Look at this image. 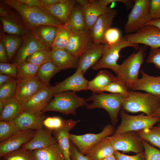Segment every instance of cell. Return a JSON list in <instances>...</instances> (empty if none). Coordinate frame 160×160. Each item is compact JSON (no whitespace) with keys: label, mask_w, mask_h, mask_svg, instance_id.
<instances>
[{"label":"cell","mask_w":160,"mask_h":160,"mask_svg":"<svg viewBox=\"0 0 160 160\" xmlns=\"http://www.w3.org/2000/svg\"><path fill=\"white\" fill-rule=\"evenodd\" d=\"M84 74L77 69L75 73L55 86H51L54 94L66 91H79L87 90L89 81L84 77Z\"/></svg>","instance_id":"cell-16"},{"label":"cell","mask_w":160,"mask_h":160,"mask_svg":"<svg viewBox=\"0 0 160 160\" xmlns=\"http://www.w3.org/2000/svg\"><path fill=\"white\" fill-rule=\"evenodd\" d=\"M70 156L71 160H89L85 155L82 154L76 147L70 141Z\"/></svg>","instance_id":"cell-51"},{"label":"cell","mask_w":160,"mask_h":160,"mask_svg":"<svg viewBox=\"0 0 160 160\" xmlns=\"http://www.w3.org/2000/svg\"><path fill=\"white\" fill-rule=\"evenodd\" d=\"M33 152L34 160H65L57 142Z\"/></svg>","instance_id":"cell-32"},{"label":"cell","mask_w":160,"mask_h":160,"mask_svg":"<svg viewBox=\"0 0 160 160\" xmlns=\"http://www.w3.org/2000/svg\"><path fill=\"white\" fill-rule=\"evenodd\" d=\"M3 42L6 48L8 60L11 62L23 41L22 36L4 34L1 40Z\"/></svg>","instance_id":"cell-34"},{"label":"cell","mask_w":160,"mask_h":160,"mask_svg":"<svg viewBox=\"0 0 160 160\" xmlns=\"http://www.w3.org/2000/svg\"><path fill=\"white\" fill-rule=\"evenodd\" d=\"M79 121V120L75 121L71 119L65 120V123L63 127L52 132L65 160H71L70 156L69 132Z\"/></svg>","instance_id":"cell-21"},{"label":"cell","mask_w":160,"mask_h":160,"mask_svg":"<svg viewBox=\"0 0 160 160\" xmlns=\"http://www.w3.org/2000/svg\"><path fill=\"white\" fill-rule=\"evenodd\" d=\"M150 14L151 20L160 18V0H150Z\"/></svg>","instance_id":"cell-50"},{"label":"cell","mask_w":160,"mask_h":160,"mask_svg":"<svg viewBox=\"0 0 160 160\" xmlns=\"http://www.w3.org/2000/svg\"><path fill=\"white\" fill-rule=\"evenodd\" d=\"M0 63H9V62L6 48L1 40L0 42Z\"/></svg>","instance_id":"cell-53"},{"label":"cell","mask_w":160,"mask_h":160,"mask_svg":"<svg viewBox=\"0 0 160 160\" xmlns=\"http://www.w3.org/2000/svg\"><path fill=\"white\" fill-rule=\"evenodd\" d=\"M137 132L142 139L160 149V127L153 126Z\"/></svg>","instance_id":"cell-37"},{"label":"cell","mask_w":160,"mask_h":160,"mask_svg":"<svg viewBox=\"0 0 160 160\" xmlns=\"http://www.w3.org/2000/svg\"><path fill=\"white\" fill-rule=\"evenodd\" d=\"M115 78L106 70L100 71L93 79L88 81L87 90H90L93 93H100L101 90L113 81Z\"/></svg>","instance_id":"cell-30"},{"label":"cell","mask_w":160,"mask_h":160,"mask_svg":"<svg viewBox=\"0 0 160 160\" xmlns=\"http://www.w3.org/2000/svg\"><path fill=\"white\" fill-rule=\"evenodd\" d=\"M146 62L153 64L155 67L160 70V48L151 49Z\"/></svg>","instance_id":"cell-48"},{"label":"cell","mask_w":160,"mask_h":160,"mask_svg":"<svg viewBox=\"0 0 160 160\" xmlns=\"http://www.w3.org/2000/svg\"><path fill=\"white\" fill-rule=\"evenodd\" d=\"M17 65L16 63H0V74L9 75L17 79Z\"/></svg>","instance_id":"cell-47"},{"label":"cell","mask_w":160,"mask_h":160,"mask_svg":"<svg viewBox=\"0 0 160 160\" xmlns=\"http://www.w3.org/2000/svg\"><path fill=\"white\" fill-rule=\"evenodd\" d=\"M75 1L76 3L83 7L86 6L89 2V0H76Z\"/></svg>","instance_id":"cell-57"},{"label":"cell","mask_w":160,"mask_h":160,"mask_svg":"<svg viewBox=\"0 0 160 160\" xmlns=\"http://www.w3.org/2000/svg\"><path fill=\"white\" fill-rule=\"evenodd\" d=\"M72 30L67 23L57 27L52 49L64 50L68 43Z\"/></svg>","instance_id":"cell-33"},{"label":"cell","mask_w":160,"mask_h":160,"mask_svg":"<svg viewBox=\"0 0 160 160\" xmlns=\"http://www.w3.org/2000/svg\"><path fill=\"white\" fill-rule=\"evenodd\" d=\"M5 100H0V113L2 111L4 106Z\"/></svg>","instance_id":"cell-60"},{"label":"cell","mask_w":160,"mask_h":160,"mask_svg":"<svg viewBox=\"0 0 160 160\" xmlns=\"http://www.w3.org/2000/svg\"><path fill=\"white\" fill-rule=\"evenodd\" d=\"M103 160H116V159L114 154L109 156Z\"/></svg>","instance_id":"cell-58"},{"label":"cell","mask_w":160,"mask_h":160,"mask_svg":"<svg viewBox=\"0 0 160 160\" xmlns=\"http://www.w3.org/2000/svg\"><path fill=\"white\" fill-rule=\"evenodd\" d=\"M129 89L127 84L122 79L116 76L113 81L101 90V93L106 91L127 95L130 91Z\"/></svg>","instance_id":"cell-38"},{"label":"cell","mask_w":160,"mask_h":160,"mask_svg":"<svg viewBox=\"0 0 160 160\" xmlns=\"http://www.w3.org/2000/svg\"><path fill=\"white\" fill-rule=\"evenodd\" d=\"M114 125L108 124L105 125L102 131L97 134H86L76 135L69 133V140L83 155L94 145L103 139L113 134L115 131Z\"/></svg>","instance_id":"cell-10"},{"label":"cell","mask_w":160,"mask_h":160,"mask_svg":"<svg viewBox=\"0 0 160 160\" xmlns=\"http://www.w3.org/2000/svg\"><path fill=\"white\" fill-rule=\"evenodd\" d=\"M65 122V120L59 117H48L44 119L43 124L44 128L53 132L63 127Z\"/></svg>","instance_id":"cell-45"},{"label":"cell","mask_w":160,"mask_h":160,"mask_svg":"<svg viewBox=\"0 0 160 160\" xmlns=\"http://www.w3.org/2000/svg\"><path fill=\"white\" fill-rule=\"evenodd\" d=\"M146 25L154 26L160 29V18L151 20L147 23L145 26Z\"/></svg>","instance_id":"cell-56"},{"label":"cell","mask_w":160,"mask_h":160,"mask_svg":"<svg viewBox=\"0 0 160 160\" xmlns=\"http://www.w3.org/2000/svg\"><path fill=\"white\" fill-rule=\"evenodd\" d=\"M126 96L117 94L93 93L92 96L86 99L87 101H92V103L87 104L86 106L88 109L102 108L105 110L114 126L118 121V114L122 108L123 101Z\"/></svg>","instance_id":"cell-3"},{"label":"cell","mask_w":160,"mask_h":160,"mask_svg":"<svg viewBox=\"0 0 160 160\" xmlns=\"http://www.w3.org/2000/svg\"><path fill=\"white\" fill-rule=\"evenodd\" d=\"M145 160H160V149L153 147L142 139Z\"/></svg>","instance_id":"cell-46"},{"label":"cell","mask_w":160,"mask_h":160,"mask_svg":"<svg viewBox=\"0 0 160 160\" xmlns=\"http://www.w3.org/2000/svg\"><path fill=\"white\" fill-rule=\"evenodd\" d=\"M122 106L127 112H142L152 116L160 107V97L149 93L130 91L124 99Z\"/></svg>","instance_id":"cell-2"},{"label":"cell","mask_w":160,"mask_h":160,"mask_svg":"<svg viewBox=\"0 0 160 160\" xmlns=\"http://www.w3.org/2000/svg\"><path fill=\"white\" fill-rule=\"evenodd\" d=\"M1 1L19 13L24 24L28 28L33 29L43 25L58 27L63 24L49 13L45 9L28 6L15 0Z\"/></svg>","instance_id":"cell-1"},{"label":"cell","mask_w":160,"mask_h":160,"mask_svg":"<svg viewBox=\"0 0 160 160\" xmlns=\"http://www.w3.org/2000/svg\"><path fill=\"white\" fill-rule=\"evenodd\" d=\"M17 80L15 97L22 106L26 100L47 86L36 76L17 79Z\"/></svg>","instance_id":"cell-13"},{"label":"cell","mask_w":160,"mask_h":160,"mask_svg":"<svg viewBox=\"0 0 160 160\" xmlns=\"http://www.w3.org/2000/svg\"><path fill=\"white\" fill-rule=\"evenodd\" d=\"M3 31L10 35L23 36L27 28L22 21H20L9 13L5 16L0 17Z\"/></svg>","instance_id":"cell-28"},{"label":"cell","mask_w":160,"mask_h":160,"mask_svg":"<svg viewBox=\"0 0 160 160\" xmlns=\"http://www.w3.org/2000/svg\"><path fill=\"white\" fill-rule=\"evenodd\" d=\"M51 50L45 48L38 51L29 56L26 60L29 62L40 66L45 63L52 61Z\"/></svg>","instance_id":"cell-40"},{"label":"cell","mask_w":160,"mask_h":160,"mask_svg":"<svg viewBox=\"0 0 160 160\" xmlns=\"http://www.w3.org/2000/svg\"><path fill=\"white\" fill-rule=\"evenodd\" d=\"M16 79L8 75L0 74V86Z\"/></svg>","instance_id":"cell-54"},{"label":"cell","mask_w":160,"mask_h":160,"mask_svg":"<svg viewBox=\"0 0 160 160\" xmlns=\"http://www.w3.org/2000/svg\"><path fill=\"white\" fill-rule=\"evenodd\" d=\"M142 77L138 78L132 84L133 91H143L160 97V76H153L146 73L141 69Z\"/></svg>","instance_id":"cell-19"},{"label":"cell","mask_w":160,"mask_h":160,"mask_svg":"<svg viewBox=\"0 0 160 160\" xmlns=\"http://www.w3.org/2000/svg\"><path fill=\"white\" fill-rule=\"evenodd\" d=\"M25 5L44 8L40 0H15Z\"/></svg>","instance_id":"cell-52"},{"label":"cell","mask_w":160,"mask_h":160,"mask_svg":"<svg viewBox=\"0 0 160 160\" xmlns=\"http://www.w3.org/2000/svg\"><path fill=\"white\" fill-rule=\"evenodd\" d=\"M53 95L51 86H46L25 101L22 105V111L36 114L44 113Z\"/></svg>","instance_id":"cell-15"},{"label":"cell","mask_w":160,"mask_h":160,"mask_svg":"<svg viewBox=\"0 0 160 160\" xmlns=\"http://www.w3.org/2000/svg\"><path fill=\"white\" fill-rule=\"evenodd\" d=\"M52 131L45 128L36 130L32 139L22 148L31 151L47 147L57 143Z\"/></svg>","instance_id":"cell-22"},{"label":"cell","mask_w":160,"mask_h":160,"mask_svg":"<svg viewBox=\"0 0 160 160\" xmlns=\"http://www.w3.org/2000/svg\"><path fill=\"white\" fill-rule=\"evenodd\" d=\"M2 160H34L33 151L22 148L2 157Z\"/></svg>","instance_id":"cell-42"},{"label":"cell","mask_w":160,"mask_h":160,"mask_svg":"<svg viewBox=\"0 0 160 160\" xmlns=\"http://www.w3.org/2000/svg\"><path fill=\"white\" fill-rule=\"evenodd\" d=\"M39 67L26 60L20 63L17 65V79L36 76Z\"/></svg>","instance_id":"cell-39"},{"label":"cell","mask_w":160,"mask_h":160,"mask_svg":"<svg viewBox=\"0 0 160 160\" xmlns=\"http://www.w3.org/2000/svg\"><path fill=\"white\" fill-rule=\"evenodd\" d=\"M60 71L52 61L45 63L39 66L36 76L45 85H49L52 77Z\"/></svg>","instance_id":"cell-36"},{"label":"cell","mask_w":160,"mask_h":160,"mask_svg":"<svg viewBox=\"0 0 160 160\" xmlns=\"http://www.w3.org/2000/svg\"><path fill=\"white\" fill-rule=\"evenodd\" d=\"M122 36L119 30L115 28H110L104 34V44L111 45L118 42Z\"/></svg>","instance_id":"cell-44"},{"label":"cell","mask_w":160,"mask_h":160,"mask_svg":"<svg viewBox=\"0 0 160 160\" xmlns=\"http://www.w3.org/2000/svg\"><path fill=\"white\" fill-rule=\"evenodd\" d=\"M110 9L102 5L98 0H89L83 7L85 28L91 31L99 17Z\"/></svg>","instance_id":"cell-24"},{"label":"cell","mask_w":160,"mask_h":160,"mask_svg":"<svg viewBox=\"0 0 160 160\" xmlns=\"http://www.w3.org/2000/svg\"><path fill=\"white\" fill-rule=\"evenodd\" d=\"M131 47L138 50L139 44L128 41L124 37L122 36L117 43L111 45L104 44L102 55L100 59L91 68L94 70L107 68L117 73L119 66L117 61L120 56L119 52L123 48Z\"/></svg>","instance_id":"cell-5"},{"label":"cell","mask_w":160,"mask_h":160,"mask_svg":"<svg viewBox=\"0 0 160 160\" xmlns=\"http://www.w3.org/2000/svg\"><path fill=\"white\" fill-rule=\"evenodd\" d=\"M22 37V44L14 58L13 63L18 64L26 60L29 56L35 52L47 48L32 29L27 28Z\"/></svg>","instance_id":"cell-14"},{"label":"cell","mask_w":160,"mask_h":160,"mask_svg":"<svg viewBox=\"0 0 160 160\" xmlns=\"http://www.w3.org/2000/svg\"><path fill=\"white\" fill-rule=\"evenodd\" d=\"M51 52L52 61L60 70L77 68L79 59L65 49H52Z\"/></svg>","instance_id":"cell-26"},{"label":"cell","mask_w":160,"mask_h":160,"mask_svg":"<svg viewBox=\"0 0 160 160\" xmlns=\"http://www.w3.org/2000/svg\"><path fill=\"white\" fill-rule=\"evenodd\" d=\"M76 4L75 0H61L45 9L50 14L65 24L67 23Z\"/></svg>","instance_id":"cell-25"},{"label":"cell","mask_w":160,"mask_h":160,"mask_svg":"<svg viewBox=\"0 0 160 160\" xmlns=\"http://www.w3.org/2000/svg\"><path fill=\"white\" fill-rule=\"evenodd\" d=\"M36 130L29 129L20 131L8 140L0 144V157L17 150L33 138Z\"/></svg>","instance_id":"cell-17"},{"label":"cell","mask_w":160,"mask_h":160,"mask_svg":"<svg viewBox=\"0 0 160 160\" xmlns=\"http://www.w3.org/2000/svg\"><path fill=\"white\" fill-rule=\"evenodd\" d=\"M117 14V10L111 9L99 17L91 30L94 44H104V34L111 28Z\"/></svg>","instance_id":"cell-18"},{"label":"cell","mask_w":160,"mask_h":160,"mask_svg":"<svg viewBox=\"0 0 160 160\" xmlns=\"http://www.w3.org/2000/svg\"><path fill=\"white\" fill-rule=\"evenodd\" d=\"M147 46L140 47L137 52L134 51L119 65L116 76L122 79L130 89L138 78L140 68L146 55Z\"/></svg>","instance_id":"cell-6"},{"label":"cell","mask_w":160,"mask_h":160,"mask_svg":"<svg viewBox=\"0 0 160 160\" xmlns=\"http://www.w3.org/2000/svg\"><path fill=\"white\" fill-rule=\"evenodd\" d=\"M152 116L160 118V107Z\"/></svg>","instance_id":"cell-59"},{"label":"cell","mask_w":160,"mask_h":160,"mask_svg":"<svg viewBox=\"0 0 160 160\" xmlns=\"http://www.w3.org/2000/svg\"><path fill=\"white\" fill-rule=\"evenodd\" d=\"M45 118L44 113L36 114L22 111L13 121L20 131L36 130L44 128L43 122Z\"/></svg>","instance_id":"cell-20"},{"label":"cell","mask_w":160,"mask_h":160,"mask_svg":"<svg viewBox=\"0 0 160 160\" xmlns=\"http://www.w3.org/2000/svg\"><path fill=\"white\" fill-rule=\"evenodd\" d=\"M104 44H94L79 58L78 67L83 74L92 67L101 58Z\"/></svg>","instance_id":"cell-23"},{"label":"cell","mask_w":160,"mask_h":160,"mask_svg":"<svg viewBox=\"0 0 160 160\" xmlns=\"http://www.w3.org/2000/svg\"><path fill=\"white\" fill-rule=\"evenodd\" d=\"M150 0H135L127 17L124 29L127 34L138 31L151 20L150 17Z\"/></svg>","instance_id":"cell-7"},{"label":"cell","mask_w":160,"mask_h":160,"mask_svg":"<svg viewBox=\"0 0 160 160\" xmlns=\"http://www.w3.org/2000/svg\"><path fill=\"white\" fill-rule=\"evenodd\" d=\"M20 131L14 121H0V143L6 141Z\"/></svg>","instance_id":"cell-41"},{"label":"cell","mask_w":160,"mask_h":160,"mask_svg":"<svg viewBox=\"0 0 160 160\" xmlns=\"http://www.w3.org/2000/svg\"><path fill=\"white\" fill-rule=\"evenodd\" d=\"M115 151L107 137L94 145L85 155L89 160H103L114 155Z\"/></svg>","instance_id":"cell-27"},{"label":"cell","mask_w":160,"mask_h":160,"mask_svg":"<svg viewBox=\"0 0 160 160\" xmlns=\"http://www.w3.org/2000/svg\"><path fill=\"white\" fill-rule=\"evenodd\" d=\"M15 79L0 86V100H5L15 97L17 87Z\"/></svg>","instance_id":"cell-43"},{"label":"cell","mask_w":160,"mask_h":160,"mask_svg":"<svg viewBox=\"0 0 160 160\" xmlns=\"http://www.w3.org/2000/svg\"><path fill=\"white\" fill-rule=\"evenodd\" d=\"M158 126L160 127V123H159L158 125Z\"/></svg>","instance_id":"cell-61"},{"label":"cell","mask_w":160,"mask_h":160,"mask_svg":"<svg viewBox=\"0 0 160 160\" xmlns=\"http://www.w3.org/2000/svg\"><path fill=\"white\" fill-rule=\"evenodd\" d=\"M22 111V106L14 97L5 100L4 108L0 113V120L13 121Z\"/></svg>","instance_id":"cell-31"},{"label":"cell","mask_w":160,"mask_h":160,"mask_svg":"<svg viewBox=\"0 0 160 160\" xmlns=\"http://www.w3.org/2000/svg\"><path fill=\"white\" fill-rule=\"evenodd\" d=\"M43 112L55 111L65 115L76 114V109L87 104L86 99L78 96L74 92L66 91L54 95Z\"/></svg>","instance_id":"cell-4"},{"label":"cell","mask_w":160,"mask_h":160,"mask_svg":"<svg viewBox=\"0 0 160 160\" xmlns=\"http://www.w3.org/2000/svg\"><path fill=\"white\" fill-rule=\"evenodd\" d=\"M125 39L132 43L141 44L151 49L160 48V29L152 25L144 26L135 32L127 34Z\"/></svg>","instance_id":"cell-11"},{"label":"cell","mask_w":160,"mask_h":160,"mask_svg":"<svg viewBox=\"0 0 160 160\" xmlns=\"http://www.w3.org/2000/svg\"><path fill=\"white\" fill-rule=\"evenodd\" d=\"M114 156L116 160H145L144 152L136 155L129 156L121 153L119 151H116Z\"/></svg>","instance_id":"cell-49"},{"label":"cell","mask_w":160,"mask_h":160,"mask_svg":"<svg viewBox=\"0 0 160 160\" xmlns=\"http://www.w3.org/2000/svg\"><path fill=\"white\" fill-rule=\"evenodd\" d=\"M115 151L123 153L133 152L136 154L143 152L142 139L136 131H128L108 137Z\"/></svg>","instance_id":"cell-9"},{"label":"cell","mask_w":160,"mask_h":160,"mask_svg":"<svg viewBox=\"0 0 160 160\" xmlns=\"http://www.w3.org/2000/svg\"><path fill=\"white\" fill-rule=\"evenodd\" d=\"M121 123L113 134H118L128 131H137L153 126L160 121V118L145 115L143 113L137 116L127 113L123 110L120 113Z\"/></svg>","instance_id":"cell-8"},{"label":"cell","mask_w":160,"mask_h":160,"mask_svg":"<svg viewBox=\"0 0 160 160\" xmlns=\"http://www.w3.org/2000/svg\"><path fill=\"white\" fill-rule=\"evenodd\" d=\"M94 44L91 31L85 28L72 31L65 50L79 59Z\"/></svg>","instance_id":"cell-12"},{"label":"cell","mask_w":160,"mask_h":160,"mask_svg":"<svg viewBox=\"0 0 160 160\" xmlns=\"http://www.w3.org/2000/svg\"><path fill=\"white\" fill-rule=\"evenodd\" d=\"M57 28V27L56 26L43 25L32 29L36 36L46 47L52 50Z\"/></svg>","instance_id":"cell-29"},{"label":"cell","mask_w":160,"mask_h":160,"mask_svg":"<svg viewBox=\"0 0 160 160\" xmlns=\"http://www.w3.org/2000/svg\"><path fill=\"white\" fill-rule=\"evenodd\" d=\"M66 23L70 27L72 31L85 28L83 7L79 5H75Z\"/></svg>","instance_id":"cell-35"},{"label":"cell","mask_w":160,"mask_h":160,"mask_svg":"<svg viewBox=\"0 0 160 160\" xmlns=\"http://www.w3.org/2000/svg\"><path fill=\"white\" fill-rule=\"evenodd\" d=\"M61 0H40L44 8L46 9L60 2Z\"/></svg>","instance_id":"cell-55"}]
</instances>
